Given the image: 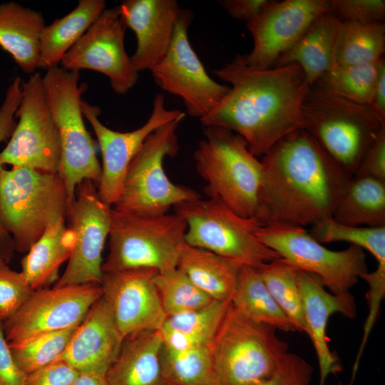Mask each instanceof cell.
Returning <instances> with one entry per match:
<instances>
[{"instance_id": "7", "label": "cell", "mask_w": 385, "mask_h": 385, "mask_svg": "<svg viewBox=\"0 0 385 385\" xmlns=\"http://www.w3.org/2000/svg\"><path fill=\"white\" fill-rule=\"evenodd\" d=\"M277 329L253 322L232 305L210 346L217 385H256L288 352Z\"/></svg>"}, {"instance_id": "16", "label": "cell", "mask_w": 385, "mask_h": 385, "mask_svg": "<svg viewBox=\"0 0 385 385\" xmlns=\"http://www.w3.org/2000/svg\"><path fill=\"white\" fill-rule=\"evenodd\" d=\"M126 29L118 6L106 8L64 55L59 66L69 71L88 69L103 73L116 94H126L139 78V72L125 51Z\"/></svg>"}, {"instance_id": "45", "label": "cell", "mask_w": 385, "mask_h": 385, "mask_svg": "<svg viewBox=\"0 0 385 385\" xmlns=\"http://www.w3.org/2000/svg\"><path fill=\"white\" fill-rule=\"evenodd\" d=\"M26 376L14 360L0 321V385H24Z\"/></svg>"}, {"instance_id": "41", "label": "cell", "mask_w": 385, "mask_h": 385, "mask_svg": "<svg viewBox=\"0 0 385 385\" xmlns=\"http://www.w3.org/2000/svg\"><path fill=\"white\" fill-rule=\"evenodd\" d=\"M330 11L341 22L384 23V0H329Z\"/></svg>"}, {"instance_id": "27", "label": "cell", "mask_w": 385, "mask_h": 385, "mask_svg": "<svg viewBox=\"0 0 385 385\" xmlns=\"http://www.w3.org/2000/svg\"><path fill=\"white\" fill-rule=\"evenodd\" d=\"M242 266L235 261L185 242L177 267L213 299L231 301Z\"/></svg>"}, {"instance_id": "48", "label": "cell", "mask_w": 385, "mask_h": 385, "mask_svg": "<svg viewBox=\"0 0 385 385\" xmlns=\"http://www.w3.org/2000/svg\"><path fill=\"white\" fill-rule=\"evenodd\" d=\"M370 107L377 118L385 123V61H382L374 90Z\"/></svg>"}, {"instance_id": "36", "label": "cell", "mask_w": 385, "mask_h": 385, "mask_svg": "<svg viewBox=\"0 0 385 385\" xmlns=\"http://www.w3.org/2000/svg\"><path fill=\"white\" fill-rule=\"evenodd\" d=\"M310 235L320 243L346 242L369 251L377 265L385 266V226H350L332 218L311 225Z\"/></svg>"}, {"instance_id": "1", "label": "cell", "mask_w": 385, "mask_h": 385, "mask_svg": "<svg viewBox=\"0 0 385 385\" xmlns=\"http://www.w3.org/2000/svg\"><path fill=\"white\" fill-rule=\"evenodd\" d=\"M260 161L262 173L255 217L262 226L304 227L332 218L352 177L304 129L280 139Z\"/></svg>"}, {"instance_id": "38", "label": "cell", "mask_w": 385, "mask_h": 385, "mask_svg": "<svg viewBox=\"0 0 385 385\" xmlns=\"http://www.w3.org/2000/svg\"><path fill=\"white\" fill-rule=\"evenodd\" d=\"M230 303L215 300L207 307L168 317L162 328L183 332L211 344Z\"/></svg>"}, {"instance_id": "26", "label": "cell", "mask_w": 385, "mask_h": 385, "mask_svg": "<svg viewBox=\"0 0 385 385\" xmlns=\"http://www.w3.org/2000/svg\"><path fill=\"white\" fill-rule=\"evenodd\" d=\"M75 235L61 218L51 225L21 260V274L33 290L48 288L59 279L61 265L68 261Z\"/></svg>"}, {"instance_id": "11", "label": "cell", "mask_w": 385, "mask_h": 385, "mask_svg": "<svg viewBox=\"0 0 385 385\" xmlns=\"http://www.w3.org/2000/svg\"><path fill=\"white\" fill-rule=\"evenodd\" d=\"M255 235L295 268L318 277L334 295L352 297L350 289L368 272L363 249L351 245L343 250H331L302 227L264 225L257 228Z\"/></svg>"}, {"instance_id": "4", "label": "cell", "mask_w": 385, "mask_h": 385, "mask_svg": "<svg viewBox=\"0 0 385 385\" xmlns=\"http://www.w3.org/2000/svg\"><path fill=\"white\" fill-rule=\"evenodd\" d=\"M68 207L58 173L28 168L0 170V222L16 251L26 253L51 225L66 218Z\"/></svg>"}, {"instance_id": "19", "label": "cell", "mask_w": 385, "mask_h": 385, "mask_svg": "<svg viewBox=\"0 0 385 385\" xmlns=\"http://www.w3.org/2000/svg\"><path fill=\"white\" fill-rule=\"evenodd\" d=\"M158 273L149 268L103 272L102 296L123 339L140 332L160 330L165 323L168 317L155 284Z\"/></svg>"}, {"instance_id": "33", "label": "cell", "mask_w": 385, "mask_h": 385, "mask_svg": "<svg viewBox=\"0 0 385 385\" xmlns=\"http://www.w3.org/2000/svg\"><path fill=\"white\" fill-rule=\"evenodd\" d=\"M210 346L183 352L163 347L161 367L165 385H217Z\"/></svg>"}, {"instance_id": "20", "label": "cell", "mask_w": 385, "mask_h": 385, "mask_svg": "<svg viewBox=\"0 0 385 385\" xmlns=\"http://www.w3.org/2000/svg\"><path fill=\"white\" fill-rule=\"evenodd\" d=\"M123 340L111 308L102 296L76 329L60 359L79 374L106 376Z\"/></svg>"}, {"instance_id": "25", "label": "cell", "mask_w": 385, "mask_h": 385, "mask_svg": "<svg viewBox=\"0 0 385 385\" xmlns=\"http://www.w3.org/2000/svg\"><path fill=\"white\" fill-rule=\"evenodd\" d=\"M45 26L40 11L15 1L0 4V46L26 73L31 75L38 68L40 37Z\"/></svg>"}, {"instance_id": "8", "label": "cell", "mask_w": 385, "mask_h": 385, "mask_svg": "<svg viewBox=\"0 0 385 385\" xmlns=\"http://www.w3.org/2000/svg\"><path fill=\"white\" fill-rule=\"evenodd\" d=\"M186 230L185 221L175 212L144 216L112 208L103 272L149 268L160 273L176 268Z\"/></svg>"}, {"instance_id": "32", "label": "cell", "mask_w": 385, "mask_h": 385, "mask_svg": "<svg viewBox=\"0 0 385 385\" xmlns=\"http://www.w3.org/2000/svg\"><path fill=\"white\" fill-rule=\"evenodd\" d=\"M255 269L296 331L306 332L297 268L279 257Z\"/></svg>"}, {"instance_id": "18", "label": "cell", "mask_w": 385, "mask_h": 385, "mask_svg": "<svg viewBox=\"0 0 385 385\" xmlns=\"http://www.w3.org/2000/svg\"><path fill=\"white\" fill-rule=\"evenodd\" d=\"M81 110L93 129L102 155L98 194L110 206L118 200L130 163L148 136L161 125L185 115V112L180 110L167 109L162 93L155 95L147 121L130 132L115 131L105 126L98 118L100 108L83 100Z\"/></svg>"}, {"instance_id": "46", "label": "cell", "mask_w": 385, "mask_h": 385, "mask_svg": "<svg viewBox=\"0 0 385 385\" xmlns=\"http://www.w3.org/2000/svg\"><path fill=\"white\" fill-rule=\"evenodd\" d=\"M272 0H220L218 3L232 18L246 23L257 17Z\"/></svg>"}, {"instance_id": "43", "label": "cell", "mask_w": 385, "mask_h": 385, "mask_svg": "<svg viewBox=\"0 0 385 385\" xmlns=\"http://www.w3.org/2000/svg\"><path fill=\"white\" fill-rule=\"evenodd\" d=\"M79 373L63 359H58L29 374L24 385H73Z\"/></svg>"}, {"instance_id": "42", "label": "cell", "mask_w": 385, "mask_h": 385, "mask_svg": "<svg viewBox=\"0 0 385 385\" xmlns=\"http://www.w3.org/2000/svg\"><path fill=\"white\" fill-rule=\"evenodd\" d=\"M314 369L298 354L287 352L272 374L256 385H310Z\"/></svg>"}, {"instance_id": "2", "label": "cell", "mask_w": 385, "mask_h": 385, "mask_svg": "<svg viewBox=\"0 0 385 385\" xmlns=\"http://www.w3.org/2000/svg\"><path fill=\"white\" fill-rule=\"evenodd\" d=\"M212 73L231 86L200 119L203 127H221L238 134L256 157L287 135L304 129L302 106L311 86L298 65L252 71L234 58Z\"/></svg>"}, {"instance_id": "49", "label": "cell", "mask_w": 385, "mask_h": 385, "mask_svg": "<svg viewBox=\"0 0 385 385\" xmlns=\"http://www.w3.org/2000/svg\"><path fill=\"white\" fill-rule=\"evenodd\" d=\"M73 385H108L106 376L79 374Z\"/></svg>"}, {"instance_id": "5", "label": "cell", "mask_w": 385, "mask_h": 385, "mask_svg": "<svg viewBox=\"0 0 385 385\" xmlns=\"http://www.w3.org/2000/svg\"><path fill=\"white\" fill-rule=\"evenodd\" d=\"M302 114L304 129L352 176L385 127L369 105L346 99L317 85L310 87Z\"/></svg>"}, {"instance_id": "30", "label": "cell", "mask_w": 385, "mask_h": 385, "mask_svg": "<svg viewBox=\"0 0 385 385\" xmlns=\"http://www.w3.org/2000/svg\"><path fill=\"white\" fill-rule=\"evenodd\" d=\"M232 307L246 319L282 332L296 329L279 307L255 268L241 267Z\"/></svg>"}, {"instance_id": "15", "label": "cell", "mask_w": 385, "mask_h": 385, "mask_svg": "<svg viewBox=\"0 0 385 385\" xmlns=\"http://www.w3.org/2000/svg\"><path fill=\"white\" fill-rule=\"evenodd\" d=\"M111 209L101 200L93 182L84 180L78 185L66 215L75 235V244L56 287L101 284L102 253L110 233Z\"/></svg>"}, {"instance_id": "34", "label": "cell", "mask_w": 385, "mask_h": 385, "mask_svg": "<svg viewBox=\"0 0 385 385\" xmlns=\"http://www.w3.org/2000/svg\"><path fill=\"white\" fill-rule=\"evenodd\" d=\"M384 59L363 65L336 66L314 85L351 101L370 105Z\"/></svg>"}, {"instance_id": "31", "label": "cell", "mask_w": 385, "mask_h": 385, "mask_svg": "<svg viewBox=\"0 0 385 385\" xmlns=\"http://www.w3.org/2000/svg\"><path fill=\"white\" fill-rule=\"evenodd\" d=\"M384 23L342 22L335 48V67L374 63L384 58Z\"/></svg>"}, {"instance_id": "29", "label": "cell", "mask_w": 385, "mask_h": 385, "mask_svg": "<svg viewBox=\"0 0 385 385\" xmlns=\"http://www.w3.org/2000/svg\"><path fill=\"white\" fill-rule=\"evenodd\" d=\"M332 219L350 226H385V181L353 175L336 205Z\"/></svg>"}, {"instance_id": "6", "label": "cell", "mask_w": 385, "mask_h": 385, "mask_svg": "<svg viewBox=\"0 0 385 385\" xmlns=\"http://www.w3.org/2000/svg\"><path fill=\"white\" fill-rule=\"evenodd\" d=\"M46 70L42 76L44 93L61 140L58 174L64 183L70 205L76 188L83 181L90 180L98 188L101 166L96 144L86 129L81 110V97L87 85H78L79 72L60 66Z\"/></svg>"}, {"instance_id": "14", "label": "cell", "mask_w": 385, "mask_h": 385, "mask_svg": "<svg viewBox=\"0 0 385 385\" xmlns=\"http://www.w3.org/2000/svg\"><path fill=\"white\" fill-rule=\"evenodd\" d=\"M99 284L66 285L34 290L21 307L2 322L9 345L41 334L78 326L102 297Z\"/></svg>"}, {"instance_id": "28", "label": "cell", "mask_w": 385, "mask_h": 385, "mask_svg": "<svg viewBox=\"0 0 385 385\" xmlns=\"http://www.w3.org/2000/svg\"><path fill=\"white\" fill-rule=\"evenodd\" d=\"M106 7L104 0H79L71 12L45 26L40 37L38 68L59 66L64 55L77 43Z\"/></svg>"}, {"instance_id": "39", "label": "cell", "mask_w": 385, "mask_h": 385, "mask_svg": "<svg viewBox=\"0 0 385 385\" xmlns=\"http://www.w3.org/2000/svg\"><path fill=\"white\" fill-rule=\"evenodd\" d=\"M21 272L0 263V321L12 316L33 292Z\"/></svg>"}, {"instance_id": "13", "label": "cell", "mask_w": 385, "mask_h": 385, "mask_svg": "<svg viewBox=\"0 0 385 385\" xmlns=\"http://www.w3.org/2000/svg\"><path fill=\"white\" fill-rule=\"evenodd\" d=\"M192 19L190 10L180 9L168 50L150 71L158 86L181 98L186 113L200 120L217 105L230 86L217 83L207 74L192 47L188 29Z\"/></svg>"}, {"instance_id": "24", "label": "cell", "mask_w": 385, "mask_h": 385, "mask_svg": "<svg viewBox=\"0 0 385 385\" xmlns=\"http://www.w3.org/2000/svg\"><path fill=\"white\" fill-rule=\"evenodd\" d=\"M342 22L329 11L317 17L274 67L297 64L310 86L335 67L334 53Z\"/></svg>"}, {"instance_id": "40", "label": "cell", "mask_w": 385, "mask_h": 385, "mask_svg": "<svg viewBox=\"0 0 385 385\" xmlns=\"http://www.w3.org/2000/svg\"><path fill=\"white\" fill-rule=\"evenodd\" d=\"M21 99V92L16 88H7L5 98L0 106V143L9 138L16 122L15 113ZM4 165L0 163V170ZM14 243L11 236L0 222V262L9 263L14 256Z\"/></svg>"}, {"instance_id": "44", "label": "cell", "mask_w": 385, "mask_h": 385, "mask_svg": "<svg viewBox=\"0 0 385 385\" xmlns=\"http://www.w3.org/2000/svg\"><path fill=\"white\" fill-rule=\"evenodd\" d=\"M353 175L385 181V127L365 152Z\"/></svg>"}, {"instance_id": "21", "label": "cell", "mask_w": 385, "mask_h": 385, "mask_svg": "<svg viewBox=\"0 0 385 385\" xmlns=\"http://www.w3.org/2000/svg\"><path fill=\"white\" fill-rule=\"evenodd\" d=\"M127 28L135 34L137 46L131 57L140 72L154 67L170 45L180 8L175 0H125L118 5Z\"/></svg>"}, {"instance_id": "9", "label": "cell", "mask_w": 385, "mask_h": 385, "mask_svg": "<svg viewBox=\"0 0 385 385\" xmlns=\"http://www.w3.org/2000/svg\"><path fill=\"white\" fill-rule=\"evenodd\" d=\"M173 208L186 222L188 245L253 268L280 257L256 237V230L262 226L256 217H242L216 197L200 196Z\"/></svg>"}, {"instance_id": "47", "label": "cell", "mask_w": 385, "mask_h": 385, "mask_svg": "<svg viewBox=\"0 0 385 385\" xmlns=\"http://www.w3.org/2000/svg\"><path fill=\"white\" fill-rule=\"evenodd\" d=\"M163 347L175 352H183L203 346L210 343L191 334L169 329H160Z\"/></svg>"}, {"instance_id": "22", "label": "cell", "mask_w": 385, "mask_h": 385, "mask_svg": "<svg viewBox=\"0 0 385 385\" xmlns=\"http://www.w3.org/2000/svg\"><path fill=\"white\" fill-rule=\"evenodd\" d=\"M301 294L306 334L314 346L319 368V385H325L331 374L342 371L337 355L329 348L327 334L328 320L334 313L354 319L356 307L354 297H342L325 289L316 276L297 269Z\"/></svg>"}, {"instance_id": "10", "label": "cell", "mask_w": 385, "mask_h": 385, "mask_svg": "<svg viewBox=\"0 0 385 385\" xmlns=\"http://www.w3.org/2000/svg\"><path fill=\"white\" fill-rule=\"evenodd\" d=\"M185 116L161 125L148 136L130 163L113 209L138 215H160L179 203L200 196L173 183L163 167L165 158L174 157L178 152L177 130Z\"/></svg>"}, {"instance_id": "17", "label": "cell", "mask_w": 385, "mask_h": 385, "mask_svg": "<svg viewBox=\"0 0 385 385\" xmlns=\"http://www.w3.org/2000/svg\"><path fill=\"white\" fill-rule=\"evenodd\" d=\"M330 11L329 0H284L272 2L254 19L246 23L253 39L251 51L234 58L252 71L274 67L312 23Z\"/></svg>"}, {"instance_id": "37", "label": "cell", "mask_w": 385, "mask_h": 385, "mask_svg": "<svg viewBox=\"0 0 385 385\" xmlns=\"http://www.w3.org/2000/svg\"><path fill=\"white\" fill-rule=\"evenodd\" d=\"M78 326L9 345L18 366L27 375L60 359Z\"/></svg>"}, {"instance_id": "3", "label": "cell", "mask_w": 385, "mask_h": 385, "mask_svg": "<svg viewBox=\"0 0 385 385\" xmlns=\"http://www.w3.org/2000/svg\"><path fill=\"white\" fill-rule=\"evenodd\" d=\"M204 138L193 157L208 197H216L237 215L255 217L261 184V161L238 134L224 128L203 127Z\"/></svg>"}, {"instance_id": "12", "label": "cell", "mask_w": 385, "mask_h": 385, "mask_svg": "<svg viewBox=\"0 0 385 385\" xmlns=\"http://www.w3.org/2000/svg\"><path fill=\"white\" fill-rule=\"evenodd\" d=\"M19 118L9 143L0 153V163L56 174L61 159V140L38 72L22 83Z\"/></svg>"}, {"instance_id": "23", "label": "cell", "mask_w": 385, "mask_h": 385, "mask_svg": "<svg viewBox=\"0 0 385 385\" xmlns=\"http://www.w3.org/2000/svg\"><path fill=\"white\" fill-rule=\"evenodd\" d=\"M163 347L160 330L143 331L125 338L106 375L108 385H165Z\"/></svg>"}, {"instance_id": "35", "label": "cell", "mask_w": 385, "mask_h": 385, "mask_svg": "<svg viewBox=\"0 0 385 385\" xmlns=\"http://www.w3.org/2000/svg\"><path fill=\"white\" fill-rule=\"evenodd\" d=\"M155 284L167 317L198 309L215 301L178 267L158 272Z\"/></svg>"}]
</instances>
